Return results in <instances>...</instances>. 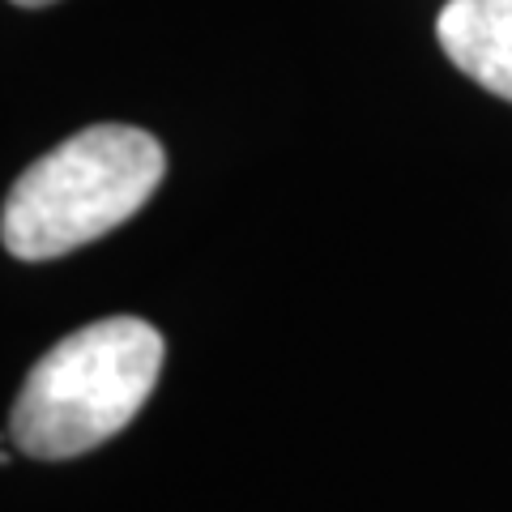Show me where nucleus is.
Listing matches in <instances>:
<instances>
[{"label": "nucleus", "instance_id": "nucleus-2", "mask_svg": "<svg viewBox=\"0 0 512 512\" xmlns=\"http://www.w3.org/2000/svg\"><path fill=\"white\" fill-rule=\"evenodd\" d=\"M163 175L167 154L146 128H82L13 180L0 210L5 252L18 261H56L94 244L133 218Z\"/></svg>", "mask_w": 512, "mask_h": 512}, {"label": "nucleus", "instance_id": "nucleus-4", "mask_svg": "<svg viewBox=\"0 0 512 512\" xmlns=\"http://www.w3.org/2000/svg\"><path fill=\"white\" fill-rule=\"evenodd\" d=\"M13 5H22V9H43V5H56V0H13Z\"/></svg>", "mask_w": 512, "mask_h": 512}, {"label": "nucleus", "instance_id": "nucleus-1", "mask_svg": "<svg viewBox=\"0 0 512 512\" xmlns=\"http://www.w3.org/2000/svg\"><path fill=\"white\" fill-rule=\"evenodd\" d=\"M163 372V333L137 316H107L60 338L30 367L9 414L26 457L69 461L137 419Z\"/></svg>", "mask_w": 512, "mask_h": 512}, {"label": "nucleus", "instance_id": "nucleus-3", "mask_svg": "<svg viewBox=\"0 0 512 512\" xmlns=\"http://www.w3.org/2000/svg\"><path fill=\"white\" fill-rule=\"evenodd\" d=\"M436 39L470 82L512 103V0H448Z\"/></svg>", "mask_w": 512, "mask_h": 512}]
</instances>
